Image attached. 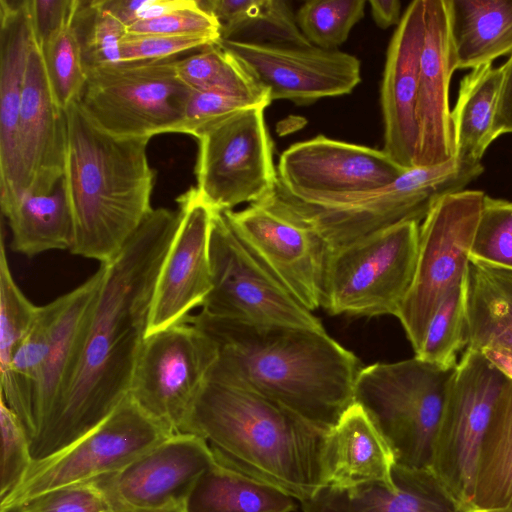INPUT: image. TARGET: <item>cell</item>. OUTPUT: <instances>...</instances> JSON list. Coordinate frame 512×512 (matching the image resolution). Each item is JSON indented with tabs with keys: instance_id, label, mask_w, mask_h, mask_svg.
<instances>
[{
	"instance_id": "cell-51",
	"label": "cell",
	"mask_w": 512,
	"mask_h": 512,
	"mask_svg": "<svg viewBox=\"0 0 512 512\" xmlns=\"http://www.w3.org/2000/svg\"><path fill=\"white\" fill-rule=\"evenodd\" d=\"M484 356L498 367L508 378L512 379V352L504 348H485Z\"/></svg>"
},
{
	"instance_id": "cell-37",
	"label": "cell",
	"mask_w": 512,
	"mask_h": 512,
	"mask_svg": "<svg viewBox=\"0 0 512 512\" xmlns=\"http://www.w3.org/2000/svg\"><path fill=\"white\" fill-rule=\"evenodd\" d=\"M88 70L120 62V43L127 27L105 11L100 0H78L71 24Z\"/></svg>"
},
{
	"instance_id": "cell-30",
	"label": "cell",
	"mask_w": 512,
	"mask_h": 512,
	"mask_svg": "<svg viewBox=\"0 0 512 512\" xmlns=\"http://www.w3.org/2000/svg\"><path fill=\"white\" fill-rule=\"evenodd\" d=\"M220 25L221 40L284 46L312 45L282 0H196Z\"/></svg>"
},
{
	"instance_id": "cell-36",
	"label": "cell",
	"mask_w": 512,
	"mask_h": 512,
	"mask_svg": "<svg viewBox=\"0 0 512 512\" xmlns=\"http://www.w3.org/2000/svg\"><path fill=\"white\" fill-rule=\"evenodd\" d=\"M468 345L466 277L442 301L415 357L443 369H455Z\"/></svg>"
},
{
	"instance_id": "cell-6",
	"label": "cell",
	"mask_w": 512,
	"mask_h": 512,
	"mask_svg": "<svg viewBox=\"0 0 512 512\" xmlns=\"http://www.w3.org/2000/svg\"><path fill=\"white\" fill-rule=\"evenodd\" d=\"M454 370L415 356L361 369L354 402L365 410L386 439L398 465L430 468Z\"/></svg>"
},
{
	"instance_id": "cell-8",
	"label": "cell",
	"mask_w": 512,
	"mask_h": 512,
	"mask_svg": "<svg viewBox=\"0 0 512 512\" xmlns=\"http://www.w3.org/2000/svg\"><path fill=\"white\" fill-rule=\"evenodd\" d=\"M419 222L405 221L329 256L322 307L331 315H393L413 282Z\"/></svg>"
},
{
	"instance_id": "cell-43",
	"label": "cell",
	"mask_w": 512,
	"mask_h": 512,
	"mask_svg": "<svg viewBox=\"0 0 512 512\" xmlns=\"http://www.w3.org/2000/svg\"><path fill=\"white\" fill-rule=\"evenodd\" d=\"M252 107L258 106L219 91L190 89L183 120L175 133L197 139L211 127Z\"/></svg>"
},
{
	"instance_id": "cell-28",
	"label": "cell",
	"mask_w": 512,
	"mask_h": 512,
	"mask_svg": "<svg viewBox=\"0 0 512 512\" xmlns=\"http://www.w3.org/2000/svg\"><path fill=\"white\" fill-rule=\"evenodd\" d=\"M466 314V348H504L512 352V270L470 260Z\"/></svg>"
},
{
	"instance_id": "cell-11",
	"label": "cell",
	"mask_w": 512,
	"mask_h": 512,
	"mask_svg": "<svg viewBox=\"0 0 512 512\" xmlns=\"http://www.w3.org/2000/svg\"><path fill=\"white\" fill-rule=\"evenodd\" d=\"M210 263L212 289L202 311L253 325L326 332L322 322L244 243L222 210L213 212Z\"/></svg>"
},
{
	"instance_id": "cell-3",
	"label": "cell",
	"mask_w": 512,
	"mask_h": 512,
	"mask_svg": "<svg viewBox=\"0 0 512 512\" xmlns=\"http://www.w3.org/2000/svg\"><path fill=\"white\" fill-rule=\"evenodd\" d=\"M252 391L207 380L179 433L208 442L221 463L303 502L327 486V433Z\"/></svg>"
},
{
	"instance_id": "cell-49",
	"label": "cell",
	"mask_w": 512,
	"mask_h": 512,
	"mask_svg": "<svg viewBox=\"0 0 512 512\" xmlns=\"http://www.w3.org/2000/svg\"><path fill=\"white\" fill-rule=\"evenodd\" d=\"M501 67L503 75L494 124L496 138L512 133V53Z\"/></svg>"
},
{
	"instance_id": "cell-22",
	"label": "cell",
	"mask_w": 512,
	"mask_h": 512,
	"mask_svg": "<svg viewBox=\"0 0 512 512\" xmlns=\"http://www.w3.org/2000/svg\"><path fill=\"white\" fill-rule=\"evenodd\" d=\"M424 0L412 1L391 38L381 84L383 151L406 170L416 168L419 127L418 75Z\"/></svg>"
},
{
	"instance_id": "cell-31",
	"label": "cell",
	"mask_w": 512,
	"mask_h": 512,
	"mask_svg": "<svg viewBox=\"0 0 512 512\" xmlns=\"http://www.w3.org/2000/svg\"><path fill=\"white\" fill-rule=\"evenodd\" d=\"M11 249L27 257L50 250H69L73 218L63 180L48 194H23L5 212Z\"/></svg>"
},
{
	"instance_id": "cell-16",
	"label": "cell",
	"mask_w": 512,
	"mask_h": 512,
	"mask_svg": "<svg viewBox=\"0 0 512 512\" xmlns=\"http://www.w3.org/2000/svg\"><path fill=\"white\" fill-rule=\"evenodd\" d=\"M218 45L268 93L271 102L285 99L309 105L349 94L361 81L359 59L338 49L236 40H220Z\"/></svg>"
},
{
	"instance_id": "cell-13",
	"label": "cell",
	"mask_w": 512,
	"mask_h": 512,
	"mask_svg": "<svg viewBox=\"0 0 512 512\" xmlns=\"http://www.w3.org/2000/svg\"><path fill=\"white\" fill-rule=\"evenodd\" d=\"M507 378L481 351L466 348L447 393L430 468L469 510L479 448Z\"/></svg>"
},
{
	"instance_id": "cell-20",
	"label": "cell",
	"mask_w": 512,
	"mask_h": 512,
	"mask_svg": "<svg viewBox=\"0 0 512 512\" xmlns=\"http://www.w3.org/2000/svg\"><path fill=\"white\" fill-rule=\"evenodd\" d=\"M65 151V112L53 98L42 51L34 38L28 55L17 134L19 197L51 193L63 177Z\"/></svg>"
},
{
	"instance_id": "cell-35",
	"label": "cell",
	"mask_w": 512,
	"mask_h": 512,
	"mask_svg": "<svg viewBox=\"0 0 512 512\" xmlns=\"http://www.w3.org/2000/svg\"><path fill=\"white\" fill-rule=\"evenodd\" d=\"M176 72L191 90L219 91L263 108L271 104L268 93L218 44L178 59Z\"/></svg>"
},
{
	"instance_id": "cell-33",
	"label": "cell",
	"mask_w": 512,
	"mask_h": 512,
	"mask_svg": "<svg viewBox=\"0 0 512 512\" xmlns=\"http://www.w3.org/2000/svg\"><path fill=\"white\" fill-rule=\"evenodd\" d=\"M294 500L283 490L216 459L196 482L187 508L188 512H292Z\"/></svg>"
},
{
	"instance_id": "cell-48",
	"label": "cell",
	"mask_w": 512,
	"mask_h": 512,
	"mask_svg": "<svg viewBox=\"0 0 512 512\" xmlns=\"http://www.w3.org/2000/svg\"><path fill=\"white\" fill-rule=\"evenodd\" d=\"M193 0H100L101 7L127 28L190 5Z\"/></svg>"
},
{
	"instance_id": "cell-17",
	"label": "cell",
	"mask_w": 512,
	"mask_h": 512,
	"mask_svg": "<svg viewBox=\"0 0 512 512\" xmlns=\"http://www.w3.org/2000/svg\"><path fill=\"white\" fill-rule=\"evenodd\" d=\"M239 237L311 312L322 307L331 248L310 228L266 202L225 211Z\"/></svg>"
},
{
	"instance_id": "cell-5",
	"label": "cell",
	"mask_w": 512,
	"mask_h": 512,
	"mask_svg": "<svg viewBox=\"0 0 512 512\" xmlns=\"http://www.w3.org/2000/svg\"><path fill=\"white\" fill-rule=\"evenodd\" d=\"M483 169L481 162L454 158L407 170L389 185L366 193L303 203L275 191L262 202L310 228L334 250L398 223L424 220L441 198L464 190Z\"/></svg>"
},
{
	"instance_id": "cell-7",
	"label": "cell",
	"mask_w": 512,
	"mask_h": 512,
	"mask_svg": "<svg viewBox=\"0 0 512 512\" xmlns=\"http://www.w3.org/2000/svg\"><path fill=\"white\" fill-rule=\"evenodd\" d=\"M177 60L119 62L88 70L77 102L97 126L118 137L175 133L190 94L177 75Z\"/></svg>"
},
{
	"instance_id": "cell-29",
	"label": "cell",
	"mask_w": 512,
	"mask_h": 512,
	"mask_svg": "<svg viewBox=\"0 0 512 512\" xmlns=\"http://www.w3.org/2000/svg\"><path fill=\"white\" fill-rule=\"evenodd\" d=\"M471 512H512V379L495 402L482 439L474 476Z\"/></svg>"
},
{
	"instance_id": "cell-45",
	"label": "cell",
	"mask_w": 512,
	"mask_h": 512,
	"mask_svg": "<svg viewBox=\"0 0 512 512\" xmlns=\"http://www.w3.org/2000/svg\"><path fill=\"white\" fill-rule=\"evenodd\" d=\"M127 33L136 35H201L221 40L218 21L202 10L196 0L186 7L159 17L136 22L127 28Z\"/></svg>"
},
{
	"instance_id": "cell-50",
	"label": "cell",
	"mask_w": 512,
	"mask_h": 512,
	"mask_svg": "<svg viewBox=\"0 0 512 512\" xmlns=\"http://www.w3.org/2000/svg\"><path fill=\"white\" fill-rule=\"evenodd\" d=\"M372 17L378 27L386 29L399 24L402 16L401 2L398 0H370Z\"/></svg>"
},
{
	"instance_id": "cell-38",
	"label": "cell",
	"mask_w": 512,
	"mask_h": 512,
	"mask_svg": "<svg viewBox=\"0 0 512 512\" xmlns=\"http://www.w3.org/2000/svg\"><path fill=\"white\" fill-rule=\"evenodd\" d=\"M365 4L364 0L306 1L296 13L297 25L312 45L337 50L363 18Z\"/></svg>"
},
{
	"instance_id": "cell-19",
	"label": "cell",
	"mask_w": 512,
	"mask_h": 512,
	"mask_svg": "<svg viewBox=\"0 0 512 512\" xmlns=\"http://www.w3.org/2000/svg\"><path fill=\"white\" fill-rule=\"evenodd\" d=\"M215 461L206 440L175 433L120 471L96 481L114 512H152L187 500Z\"/></svg>"
},
{
	"instance_id": "cell-34",
	"label": "cell",
	"mask_w": 512,
	"mask_h": 512,
	"mask_svg": "<svg viewBox=\"0 0 512 512\" xmlns=\"http://www.w3.org/2000/svg\"><path fill=\"white\" fill-rule=\"evenodd\" d=\"M63 302L62 295L39 306L31 328L13 352L7 371L0 373V396L20 419L30 445L34 438L36 391L49 351L52 328Z\"/></svg>"
},
{
	"instance_id": "cell-2",
	"label": "cell",
	"mask_w": 512,
	"mask_h": 512,
	"mask_svg": "<svg viewBox=\"0 0 512 512\" xmlns=\"http://www.w3.org/2000/svg\"><path fill=\"white\" fill-rule=\"evenodd\" d=\"M185 320L217 348L209 381L257 393L325 431L354 403L363 367L327 332L253 325L202 310Z\"/></svg>"
},
{
	"instance_id": "cell-52",
	"label": "cell",
	"mask_w": 512,
	"mask_h": 512,
	"mask_svg": "<svg viewBox=\"0 0 512 512\" xmlns=\"http://www.w3.org/2000/svg\"><path fill=\"white\" fill-rule=\"evenodd\" d=\"M152 512H188L187 500L174 502Z\"/></svg>"
},
{
	"instance_id": "cell-23",
	"label": "cell",
	"mask_w": 512,
	"mask_h": 512,
	"mask_svg": "<svg viewBox=\"0 0 512 512\" xmlns=\"http://www.w3.org/2000/svg\"><path fill=\"white\" fill-rule=\"evenodd\" d=\"M34 32L28 0H0V205L19 197L17 134Z\"/></svg>"
},
{
	"instance_id": "cell-1",
	"label": "cell",
	"mask_w": 512,
	"mask_h": 512,
	"mask_svg": "<svg viewBox=\"0 0 512 512\" xmlns=\"http://www.w3.org/2000/svg\"><path fill=\"white\" fill-rule=\"evenodd\" d=\"M179 224V211L156 208L105 276L70 381L39 439L33 459L72 443L127 397L146 336L156 280Z\"/></svg>"
},
{
	"instance_id": "cell-9",
	"label": "cell",
	"mask_w": 512,
	"mask_h": 512,
	"mask_svg": "<svg viewBox=\"0 0 512 512\" xmlns=\"http://www.w3.org/2000/svg\"><path fill=\"white\" fill-rule=\"evenodd\" d=\"M173 434L127 395L96 427L62 449L34 459L21 484L0 500V512H15L50 490L114 474Z\"/></svg>"
},
{
	"instance_id": "cell-27",
	"label": "cell",
	"mask_w": 512,
	"mask_h": 512,
	"mask_svg": "<svg viewBox=\"0 0 512 512\" xmlns=\"http://www.w3.org/2000/svg\"><path fill=\"white\" fill-rule=\"evenodd\" d=\"M457 69L512 53V0H446Z\"/></svg>"
},
{
	"instance_id": "cell-39",
	"label": "cell",
	"mask_w": 512,
	"mask_h": 512,
	"mask_svg": "<svg viewBox=\"0 0 512 512\" xmlns=\"http://www.w3.org/2000/svg\"><path fill=\"white\" fill-rule=\"evenodd\" d=\"M40 49L53 98L65 111L78 101L87 78L80 45L72 26L62 30Z\"/></svg>"
},
{
	"instance_id": "cell-46",
	"label": "cell",
	"mask_w": 512,
	"mask_h": 512,
	"mask_svg": "<svg viewBox=\"0 0 512 512\" xmlns=\"http://www.w3.org/2000/svg\"><path fill=\"white\" fill-rule=\"evenodd\" d=\"M219 40L201 35L126 34L120 43V62L167 59L192 49L218 44Z\"/></svg>"
},
{
	"instance_id": "cell-32",
	"label": "cell",
	"mask_w": 512,
	"mask_h": 512,
	"mask_svg": "<svg viewBox=\"0 0 512 512\" xmlns=\"http://www.w3.org/2000/svg\"><path fill=\"white\" fill-rule=\"evenodd\" d=\"M502 67L492 63L474 68L460 84L451 121L455 158L481 162L482 156L496 139L494 124L502 83Z\"/></svg>"
},
{
	"instance_id": "cell-12",
	"label": "cell",
	"mask_w": 512,
	"mask_h": 512,
	"mask_svg": "<svg viewBox=\"0 0 512 512\" xmlns=\"http://www.w3.org/2000/svg\"><path fill=\"white\" fill-rule=\"evenodd\" d=\"M264 110L241 111L197 138L196 189L212 208L233 210L274 195L278 177Z\"/></svg>"
},
{
	"instance_id": "cell-14",
	"label": "cell",
	"mask_w": 512,
	"mask_h": 512,
	"mask_svg": "<svg viewBox=\"0 0 512 512\" xmlns=\"http://www.w3.org/2000/svg\"><path fill=\"white\" fill-rule=\"evenodd\" d=\"M216 358L210 337L184 319L145 336L128 396L152 419L179 433Z\"/></svg>"
},
{
	"instance_id": "cell-18",
	"label": "cell",
	"mask_w": 512,
	"mask_h": 512,
	"mask_svg": "<svg viewBox=\"0 0 512 512\" xmlns=\"http://www.w3.org/2000/svg\"><path fill=\"white\" fill-rule=\"evenodd\" d=\"M179 224L160 268L146 336L183 321L212 289L210 232L214 208L191 187L177 198Z\"/></svg>"
},
{
	"instance_id": "cell-21",
	"label": "cell",
	"mask_w": 512,
	"mask_h": 512,
	"mask_svg": "<svg viewBox=\"0 0 512 512\" xmlns=\"http://www.w3.org/2000/svg\"><path fill=\"white\" fill-rule=\"evenodd\" d=\"M457 63L446 0H424V32L418 75L419 144L416 167L455 158L449 87Z\"/></svg>"
},
{
	"instance_id": "cell-10",
	"label": "cell",
	"mask_w": 512,
	"mask_h": 512,
	"mask_svg": "<svg viewBox=\"0 0 512 512\" xmlns=\"http://www.w3.org/2000/svg\"><path fill=\"white\" fill-rule=\"evenodd\" d=\"M485 196L478 190L444 196L419 228L413 282L397 314L415 354L436 310L466 277Z\"/></svg>"
},
{
	"instance_id": "cell-47",
	"label": "cell",
	"mask_w": 512,
	"mask_h": 512,
	"mask_svg": "<svg viewBox=\"0 0 512 512\" xmlns=\"http://www.w3.org/2000/svg\"><path fill=\"white\" fill-rule=\"evenodd\" d=\"M34 38L43 48L72 24L78 0H28Z\"/></svg>"
},
{
	"instance_id": "cell-41",
	"label": "cell",
	"mask_w": 512,
	"mask_h": 512,
	"mask_svg": "<svg viewBox=\"0 0 512 512\" xmlns=\"http://www.w3.org/2000/svg\"><path fill=\"white\" fill-rule=\"evenodd\" d=\"M470 260L512 270V202L485 196Z\"/></svg>"
},
{
	"instance_id": "cell-24",
	"label": "cell",
	"mask_w": 512,
	"mask_h": 512,
	"mask_svg": "<svg viewBox=\"0 0 512 512\" xmlns=\"http://www.w3.org/2000/svg\"><path fill=\"white\" fill-rule=\"evenodd\" d=\"M393 474L395 490L380 483L347 489L325 486L301 502L303 512H471L431 468L396 463Z\"/></svg>"
},
{
	"instance_id": "cell-40",
	"label": "cell",
	"mask_w": 512,
	"mask_h": 512,
	"mask_svg": "<svg viewBox=\"0 0 512 512\" xmlns=\"http://www.w3.org/2000/svg\"><path fill=\"white\" fill-rule=\"evenodd\" d=\"M39 306L20 290L11 273L3 238L0 245V373L7 371L13 352L31 328Z\"/></svg>"
},
{
	"instance_id": "cell-44",
	"label": "cell",
	"mask_w": 512,
	"mask_h": 512,
	"mask_svg": "<svg viewBox=\"0 0 512 512\" xmlns=\"http://www.w3.org/2000/svg\"><path fill=\"white\" fill-rule=\"evenodd\" d=\"M15 512H114L96 480L63 486L40 494Z\"/></svg>"
},
{
	"instance_id": "cell-42",
	"label": "cell",
	"mask_w": 512,
	"mask_h": 512,
	"mask_svg": "<svg viewBox=\"0 0 512 512\" xmlns=\"http://www.w3.org/2000/svg\"><path fill=\"white\" fill-rule=\"evenodd\" d=\"M1 462L0 500L23 481L33 457L30 441L18 416L0 396Z\"/></svg>"
},
{
	"instance_id": "cell-26",
	"label": "cell",
	"mask_w": 512,
	"mask_h": 512,
	"mask_svg": "<svg viewBox=\"0 0 512 512\" xmlns=\"http://www.w3.org/2000/svg\"><path fill=\"white\" fill-rule=\"evenodd\" d=\"M396 456L365 410L356 402L329 430L325 448L327 486L347 489L380 483L393 490Z\"/></svg>"
},
{
	"instance_id": "cell-25",
	"label": "cell",
	"mask_w": 512,
	"mask_h": 512,
	"mask_svg": "<svg viewBox=\"0 0 512 512\" xmlns=\"http://www.w3.org/2000/svg\"><path fill=\"white\" fill-rule=\"evenodd\" d=\"M105 267L85 282L64 294L63 305L55 319L49 351L38 383L34 404V438L43 433L74 371L87 328L100 294Z\"/></svg>"
},
{
	"instance_id": "cell-4",
	"label": "cell",
	"mask_w": 512,
	"mask_h": 512,
	"mask_svg": "<svg viewBox=\"0 0 512 512\" xmlns=\"http://www.w3.org/2000/svg\"><path fill=\"white\" fill-rule=\"evenodd\" d=\"M63 183L73 218V255L113 261L153 209L150 139L123 138L97 126L77 101L65 111Z\"/></svg>"
},
{
	"instance_id": "cell-15",
	"label": "cell",
	"mask_w": 512,
	"mask_h": 512,
	"mask_svg": "<svg viewBox=\"0 0 512 512\" xmlns=\"http://www.w3.org/2000/svg\"><path fill=\"white\" fill-rule=\"evenodd\" d=\"M405 171L383 150L318 135L283 151L276 191L317 203L383 188Z\"/></svg>"
}]
</instances>
